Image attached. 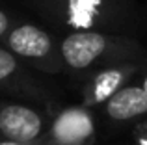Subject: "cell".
<instances>
[{"label":"cell","mask_w":147,"mask_h":145,"mask_svg":"<svg viewBox=\"0 0 147 145\" xmlns=\"http://www.w3.org/2000/svg\"><path fill=\"white\" fill-rule=\"evenodd\" d=\"M0 145H26V143H17V142H7V140H0ZM34 145H49V142H43V143H34Z\"/></svg>","instance_id":"8fae6325"},{"label":"cell","mask_w":147,"mask_h":145,"mask_svg":"<svg viewBox=\"0 0 147 145\" xmlns=\"http://www.w3.org/2000/svg\"><path fill=\"white\" fill-rule=\"evenodd\" d=\"M102 112L114 123H129L147 115V91L142 87L140 80H134L114 95L102 106Z\"/></svg>","instance_id":"ba28073f"},{"label":"cell","mask_w":147,"mask_h":145,"mask_svg":"<svg viewBox=\"0 0 147 145\" xmlns=\"http://www.w3.org/2000/svg\"><path fill=\"white\" fill-rule=\"evenodd\" d=\"M97 127L90 108L82 104L58 110L50 121L49 145H95Z\"/></svg>","instance_id":"8992f818"},{"label":"cell","mask_w":147,"mask_h":145,"mask_svg":"<svg viewBox=\"0 0 147 145\" xmlns=\"http://www.w3.org/2000/svg\"><path fill=\"white\" fill-rule=\"evenodd\" d=\"M0 47L13 52L21 62L37 72L60 75L65 71L60 37L56 39L49 28L36 22H17L0 41Z\"/></svg>","instance_id":"3957f363"},{"label":"cell","mask_w":147,"mask_h":145,"mask_svg":"<svg viewBox=\"0 0 147 145\" xmlns=\"http://www.w3.org/2000/svg\"><path fill=\"white\" fill-rule=\"evenodd\" d=\"M147 69V62H129L117 65L102 67L82 78V102L86 108L104 106L114 95H117L123 87L132 84L136 76H142Z\"/></svg>","instance_id":"5b68a950"},{"label":"cell","mask_w":147,"mask_h":145,"mask_svg":"<svg viewBox=\"0 0 147 145\" xmlns=\"http://www.w3.org/2000/svg\"><path fill=\"white\" fill-rule=\"evenodd\" d=\"M140 84H142V87H144V89L147 91V69L144 71V75L140 76Z\"/></svg>","instance_id":"7c38bea8"},{"label":"cell","mask_w":147,"mask_h":145,"mask_svg":"<svg viewBox=\"0 0 147 145\" xmlns=\"http://www.w3.org/2000/svg\"><path fill=\"white\" fill-rule=\"evenodd\" d=\"M49 28L71 32H110L134 36L145 28L138 0H21Z\"/></svg>","instance_id":"6da1fadb"},{"label":"cell","mask_w":147,"mask_h":145,"mask_svg":"<svg viewBox=\"0 0 147 145\" xmlns=\"http://www.w3.org/2000/svg\"><path fill=\"white\" fill-rule=\"evenodd\" d=\"M19 21H15V17L6 9V7H0V41L9 34V30L17 24Z\"/></svg>","instance_id":"9c48e42d"},{"label":"cell","mask_w":147,"mask_h":145,"mask_svg":"<svg viewBox=\"0 0 147 145\" xmlns=\"http://www.w3.org/2000/svg\"><path fill=\"white\" fill-rule=\"evenodd\" d=\"M65 71L88 76L102 67L129 62H147V47L134 36L110 32H71L60 36Z\"/></svg>","instance_id":"7a4b0ae2"},{"label":"cell","mask_w":147,"mask_h":145,"mask_svg":"<svg viewBox=\"0 0 147 145\" xmlns=\"http://www.w3.org/2000/svg\"><path fill=\"white\" fill-rule=\"evenodd\" d=\"M34 72L37 71L21 62L7 48L0 47V91L2 93L32 99L37 102H49V87Z\"/></svg>","instance_id":"52a82bcc"},{"label":"cell","mask_w":147,"mask_h":145,"mask_svg":"<svg viewBox=\"0 0 147 145\" xmlns=\"http://www.w3.org/2000/svg\"><path fill=\"white\" fill-rule=\"evenodd\" d=\"M145 2H147V0H145Z\"/></svg>","instance_id":"4fadbf2b"},{"label":"cell","mask_w":147,"mask_h":145,"mask_svg":"<svg viewBox=\"0 0 147 145\" xmlns=\"http://www.w3.org/2000/svg\"><path fill=\"white\" fill-rule=\"evenodd\" d=\"M132 142L134 145H147V119L136 123L132 128Z\"/></svg>","instance_id":"30bf717a"},{"label":"cell","mask_w":147,"mask_h":145,"mask_svg":"<svg viewBox=\"0 0 147 145\" xmlns=\"http://www.w3.org/2000/svg\"><path fill=\"white\" fill-rule=\"evenodd\" d=\"M52 115L24 102L0 101V140L17 143L47 142Z\"/></svg>","instance_id":"277c9868"}]
</instances>
